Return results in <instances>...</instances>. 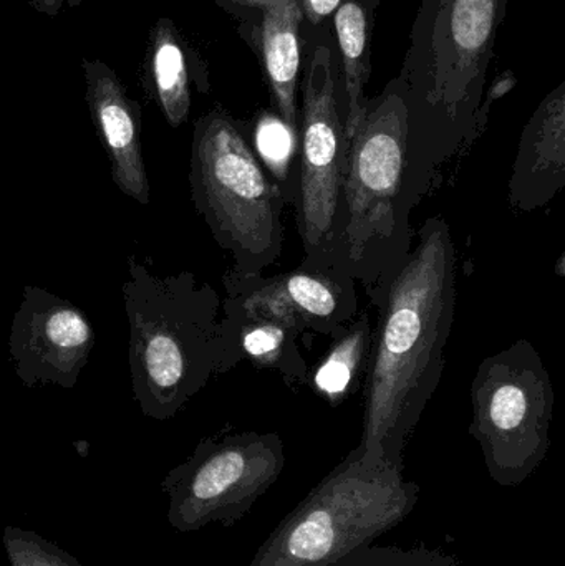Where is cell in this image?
Instances as JSON below:
<instances>
[{"mask_svg":"<svg viewBox=\"0 0 565 566\" xmlns=\"http://www.w3.org/2000/svg\"><path fill=\"white\" fill-rule=\"evenodd\" d=\"M377 308L364 381L358 458L404 471V451L443 378L457 312V249L441 216L428 218Z\"/></svg>","mask_w":565,"mask_h":566,"instance_id":"obj_1","label":"cell"},{"mask_svg":"<svg viewBox=\"0 0 565 566\" xmlns=\"http://www.w3.org/2000/svg\"><path fill=\"white\" fill-rule=\"evenodd\" d=\"M128 268L133 398L146 418L168 421L219 376L222 300L192 272L156 277L133 255Z\"/></svg>","mask_w":565,"mask_h":566,"instance_id":"obj_2","label":"cell"},{"mask_svg":"<svg viewBox=\"0 0 565 566\" xmlns=\"http://www.w3.org/2000/svg\"><path fill=\"white\" fill-rule=\"evenodd\" d=\"M415 206L408 161V109L400 86L375 102L347 139L337 269L367 290L370 303L414 248Z\"/></svg>","mask_w":565,"mask_h":566,"instance_id":"obj_3","label":"cell"},{"mask_svg":"<svg viewBox=\"0 0 565 566\" xmlns=\"http://www.w3.org/2000/svg\"><path fill=\"white\" fill-rule=\"evenodd\" d=\"M189 186L212 238L232 255V271L264 274L281 259L284 192L244 128L219 106L196 122Z\"/></svg>","mask_w":565,"mask_h":566,"instance_id":"obj_4","label":"cell"},{"mask_svg":"<svg viewBox=\"0 0 565 566\" xmlns=\"http://www.w3.org/2000/svg\"><path fill=\"white\" fill-rule=\"evenodd\" d=\"M420 485L352 451L289 512L249 566H335L410 517Z\"/></svg>","mask_w":565,"mask_h":566,"instance_id":"obj_5","label":"cell"},{"mask_svg":"<svg viewBox=\"0 0 565 566\" xmlns=\"http://www.w3.org/2000/svg\"><path fill=\"white\" fill-rule=\"evenodd\" d=\"M554 402L550 373L527 339H517L478 366L470 434L496 484L517 488L543 464L551 448Z\"/></svg>","mask_w":565,"mask_h":566,"instance_id":"obj_6","label":"cell"},{"mask_svg":"<svg viewBox=\"0 0 565 566\" xmlns=\"http://www.w3.org/2000/svg\"><path fill=\"white\" fill-rule=\"evenodd\" d=\"M345 102L332 72L331 50L317 46L305 73L299 116L295 221L304 248L302 265L337 269L344 195Z\"/></svg>","mask_w":565,"mask_h":566,"instance_id":"obj_7","label":"cell"},{"mask_svg":"<svg viewBox=\"0 0 565 566\" xmlns=\"http://www.w3.org/2000/svg\"><path fill=\"white\" fill-rule=\"evenodd\" d=\"M284 468V442L278 432L202 439L161 482L169 497V525L181 534L209 524L232 527L278 482Z\"/></svg>","mask_w":565,"mask_h":566,"instance_id":"obj_8","label":"cell"},{"mask_svg":"<svg viewBox=\"0 0 565 566\" xmlns=\"http://www.w3.org/2000/svg\"><path fill=\"white\" fill-rule=\"evenodd\" d=\"M95 346V329L85 312L35 285L23 289L13 316L9 348L23 385L73 389Z\"/></svg>","mask_w":565,"mask_h":566,"instance_id":"obj_9","label":"cell"},{"mask_svg":"<svg viewBox=\"0 0 565 566\" xmlns=\"http://www.w3.org/2000/svg\"><path fill=\"white\" fill-rule=\"evenodd\" d=\"M219 376L241 361L279 373L291 388L305 386L308 365L299 345L305 329L295 316L264 300L226 292Z\"/></svg>","mask_w":565,"mask_h":566,"instance_id":"obj_10","label":"cell"},{"mask_svg":"<svg viewBox=\"0 0 565 566\" xmlns=\"http://www.w3.org/2000/svg\"><path fill=\"white\" fill-rule=\"evenodd\" d=\"M226 292L264 300L297 318L305 332L334 338L358 313L357 282L338 269L299 265L285 274H238L222 277Z\"/></svg>","mask_w":565,"mask_h":566,"instance_id":"obj_11","label":"cell"},{"mask_svg":"<svg viewBox=\"0 0 565 566\" xmlns=\"http://www.w3.org/2000/svg\"><path fill=\"white\" fill-rule=\"evenodd\" d=\"M86 103L116 188L139 205L151 202V186L142 153V106L102 60H82Z\"/></svg>","mask_w":565,"mask_h":566,"instance_id":"obj_12","label":"cell"},{"mask_svg":"<svg viewBox=\"0 0 565 566\" xmlns=\"http://www.w3.org/2000/svg\"><path fill=\"white\" fill-rule=\"evenodd\" d=\"M565 186L564 85L551 93L521 136L508 185L511 208L533 212L546 208Z\"/></svg>","mask_w":565,"mask_h":566,"instance_id":"obj_13","label":"cell"},{"mask_svg":"<svg viewBox=\"0 0 565 566\" xmlns=\"http://www.w3.org/2000/svg\"><path fill=\"white\" fill-rule=\"evenodd\" d=\"M301 0H281L264 10L261 25L262 59L278 116L297 135V92L301 49Z\"/></svg>","mask_w":565,"mask_h":566,"instance_id":"obj_14","label":"cell"},{"mask_svg":"<svg viewBox=\"0 0 565 566\" xmlns=\"http://www.w3.org/2000/svg\"><path fill=\"white\" fill-rule=\"evenodd\" d=\"M372 342L374 323L364 310L332 338L327 353L314 368L308 369L305 386L332 408L344 405L352 395L364 388Z\"/></svg>","mask_w":565,"mask_h":566,"instance_id":"obj_15","label":"cell"},{"mask_svg":"<svg viewBox=\"0 0 565 566\" xmlns=\"http://www.w3.org/2000/svg\"><path fill=\"white\" fill-rule=\"evenodd\" d=\"M146 86L171 128H179L191 109L188 62L172 20L159 19L149 32Z\"/></svg>","mask_w":565,"mask_h":566,"instance_id":"obj_16","label":"cell"},{"mask_svg":"<svg viewBox=\"0 0 565 566\" xmlns=\"http://www.w3.org/2000/svg\"><path fill=\"white\" fill-rule=\"evenodd\" d=\"M335 29H337L338 45L344 60L345 75V138H350L352 133L360 123L367 102L364 98V85L367 80V42L368 23L365 10L355 0L338 6L335 13Z\"/></svg>","mask_w":565,"mask_h":566,"instance_id":"obj_17","label":"cell"},{"mask_svg":"<svg viewBox=\"0 0 565 566\" xmlns=\"http://www.w3.org/2000/svg\"><path fill=\"white\" fill-rule=\"evenodd\" d=\"M297 135L278 115H264L255 129V155L271 178L281 186L285 202L294 201V158Z\"/></svg>","mask_w":565,"mask_h":566,"instance_id":"obj_18","label":"cell"},{"mask_svg":"<svg viewBox=\"0 0 565 566\" xmlns=\"http://www.w3.org/2000/svg\"><path fill=\"white\" fill-rule=\"evenodd\" d=\"M2 545L10 566H83L69 552L32 531L9 525L3 528Z\"/></svg>","mask_w":565,"mask_h":566,"instance_id":"obj_19","label":"cell"},{"mask_svg":"<svg viewBox=\"0 0 565 566\" xmlns=\"http://www.w3.org/2000/svg\"><path fill=\"white\" fill-rule=\"evenodd\" d=\"M335 566H461L451 555L430 548L367 547L358 548Z\"/></svg>","mask_w":565,"mask_h":566,"instance_id":"obj_20","label":"cell"},{"mask_svg":"<svg viewBox=\"0 0 565 566\" xmlns=\"http://www.w3.org/2000/svg\"><path fill=\"white\" fill-rule=\"evenodd\" d=\"M342 0H302V12L307 15L308 22L318 23L338 9Z\"/></svg>","mask_w":565,"mask_h":566,"instance_id":"obj_21","label":"cell"},{"mask_svg":"<svg viewBox=\"0 0 565 566\" xmlns=\"http://www.w3.org/2000/svg\"><path fill=\"white\" fill-rule=\"evenodd\" d=\"M219 6L226 7V9H269L274 3L281 2V0H216Z\"/></svg>","mask_w":565,"mask_h":566,"instance_id":"obj_22","label":"cell"},{"mask_svg":"<svg viewBox=\"0 0 565 566\" xmlns=\"http://www.w3.org/2000/svg\"><path fill=\"white\" fill-rule=\"evenodd\" d=\"M65 0H30V6L43 15L55 17Z\"/></svg>","mask_w":565,"mask_h":566,"instance_id":"obj_23","label":"cell"},{"mask_svg":"<svg viewBox=\"0 0 565 566\" xmlns=\"http://www.w3.org/2000/svg\"><path fill=\"white\" fill-rule=\"evenodd\" d=\"M564 261H565V258H564V254L561 255L559 259H557V265H556V274L559 275V277H564L565 275V268H564Z\"/></svg>","mask_w":565,"mask_h":566,"instance_id":"obj_24","label":"cell"},{"mask_svg":"<svg viewBox=\"0 0 565 566\" xmlns=\"http://www.w3.org/2000/svg\"><path fill=\"white\" fill-rule=\"evenodd\" d=\"M69 3V7H79L82 6L83 0H65Z\"/></svg>","mask_w":565,"mask_h":566,"instance_id":"obj_25","label":"cell"}]
</instances>
